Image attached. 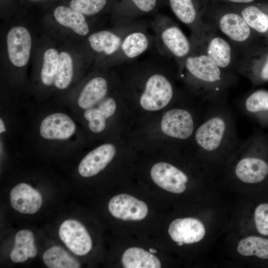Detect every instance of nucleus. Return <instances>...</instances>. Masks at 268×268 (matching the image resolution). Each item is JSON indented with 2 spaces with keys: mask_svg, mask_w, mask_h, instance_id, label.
<instances>
[{
  "mask_svg": "<svg viewBox=\"0 0 268 268\" xmlns=\"http://www.w3.org/2000/svg\"><path fill=\"white\" fill-rule=\"evenodd\" d=\"M76 132L77 126L73 119L66 113L58 111L45 116L38 128L41 138L49 142L69 141Z\"/></svg>",
  "mask_w": 268,
  "mask_h": 268,
  "instance_id": "obj_9",
  "label": "nucleus"
},
{
  "mask_svg": "<svg viewBox=\"0 0 268 268\" xmlns=\"http://www.w3.org/2000/svg\"><path fill=\"white\" fill-rule=\"evenodd\" d=\"M6 131V128L5 122L3 119L0 118V134H2L5 133Z\"/></svg>",
  "mask_w": 268,
  "mask_h": 268,
  "instance_id": "obj_35",
  "label": "nucleus"
},
{
  "mask_svg": "<svg viewBox=\"0 0 268 268\" xmlns=\"http://www.w3.org/2000/svg\"><path fill=\"white\" fill-rule=\"evenodd\" d=\"M183 244H184V243H182V242H178V243H177V245H178V246H182V245H183Z\"/></svg>",
  "mask_w": 268,
  "mask_h": 268,
  "instance_id": "obj_38",
  "label": "nucleus"
},
{
  "mask_svg": "<svg viewBox=\"0 0 268 268\" xmlns=\"http://www.w3.org/2000/svg\"><path fill=\"white\" fill-rule=\"evenodd\" d=\"M222 102L211 104L194 134L197 147L206 153L236 150L242 142L233 117Z\"/></svg>",
  "mask_w": 268,
  "mask_h": 268,
  "instance_id": "obj_2",
  "label": "nucleus"
},
{
  "mask_svg": "<svg viewBox=\"0 0 268 268\" xmlns=\"http://www.w3.org/2000/svg\"><path fill=\"white\" fill-rule=\"evenodd\" d=\"M73 75V61L70 55L63 51L59 54V63L54 86L64 90L70 84Z\"/></svg>",
  "mask_w": 268,
  "mask_h": 268,
  "instance_id": "obj_27",
  "label": "nucleus"
},
{
  "mask_svg": "<svg viewBox=\"0 0 268 268\" xmlns=\"http://www.w3.org/2000/svg\"><path fill=\"white\" fill-rule=\"evenodd\" d=\"M8 58L13 65L20 67L25 66L30 58L32 41L29 31L24 27L11 28L6 36Z\"/></svg>",
  "mask_w": 268,
  "mask_h": 268,
  "instance_id": "obj_13",
  "label": "nucleus"
},
{
  "mask_svg": "<svg viewBox=\"0 0 268 268\" xmlns=\"http://www.w3.org/2000/svg\"><path fill=\"white\" fill-rule=\"evenodd\" d=\"M169 2L176 17L190 30L193 49L200 47L206 30L203 15L208 0H169Z\"/></svg>",
  "mask_w": 268,
  "mask_h": 268,
  "instance_id": "obj_6",
  "label": "nucleus"
},
{
  "mask_svg": "<svg viewBox=\"0 0 268 268\" xmlns=\"http://www.w3.org/2000/svg\"><path fill=\"white\" fill-rule=\"evenodd\" d=\"M37 253L33 233L27 229L19 231L15 235L14 248L10 254L12 261L24 262L28 258L34 257Z\"/></svg>",
  "mask_w": 268,
  "mask_h": 268,
  "instance_id": "obj_22",
  "label": "nucleus"
},
{
  "mask_svg": "<svg viewBox=\"0 0 268 268\" xmlns=\"http://www.w3.org/2000/svg\"><path fill=\"white\" fill-rule=\"evenodd\" d=\"M59 54L54 48L46 50L43 55V62L40 73L42 83L48 87L54 85L57 74Z\"/></svg>",
  "mask_w": 268,
  "mask_h": 268,
  "instance_id": "obj_29",
  "label": "nucleus"
},
{
  "mask_svg": "<svg viewBox=\"0 0 268 268\" xmlns=\"http://www.w3.org/2000/svg\"><path fill=\"white\" fill-rule=\"evenodd\" d=\"M10 203L16 210L24 214H33L40 208L42 197L29 185L21 183L14 186L10 193Z\"/></svg>",
  "mask_w": 268,
  "mask_h": 268,
  "instance_id": "obj_18",
  "label": "nucleus"
},
{
  "mask_svg": "<svg viewBox=\"0 0 268 268\" xmlns=\"http://www.w3.org/2000/svg\"><path fill=\"white\" fill-rule=\"evenodd\" d=\"M234 172L241 181L255 184L263 181L268 175V164L263 158L246 154L237 163Z\"/></svg>",
  "mask_w": 268,
  "mask_h": 268,
  "instance_id": "obj_19",
  "label": "nucleus"
},
{
  "mask_svg": "<svg viewBox=\"0 0 268 268\" xmlns=\"http://www.w3.org/2000/svg\"><path fill=\"white\" fill-rule=\"evenodd\" d=\"M116 148L112 143L99 145L87 153L81 160L78 167L79 174L83 177H90L103 170L113 160Z\"/></svg>",
  "mask_w": 268,
  "mask_h": 268,
  "instance_id": "obj_16",
  "label": "nucleus"
},
{
  "mask_svg": "<svg viewBox=\"0 0 268 268\" xmlns=\"http://www.w3.org/2000/svg\"><path fill=\"white\" fill-rule=\"evenodd\" d=\"M203 21L206 27L222 35L232 43L242 57L250 52L249 44L253 30L230 5L209 2Z\"/></svg>",
  "mask_w": 268,
  "mask_h": 268,
  "instance_id": "obj_3",
  "label": "nucleus"
},
{
  "mask_svg": "<svg viewBox=\"0 0 268 268\" xmlns=\"http://www.w3.org/2000/svg\"><path fill=\"white\" fill-rule=\"evenodd\" d=\"M55 20L61 25L71 29L76 34L85 36L89 32V26L85 16L62 3L56 6L53 11Z\"/></svg>",
  "mask_w": 268,
  "mask_h": 268,
  "instance_id": "obj_21",
  "label": "nucleus"
},
{
  "mask_svg": "<svg viewBox=\"0 0 268 268\" xmlns=\"http://www.w3.org/2000/svg\"><path fill=\"white\" fill-rule=\"evenodd\" d=\"M26 0L28 2H31V3H41V2H45L49 1L51 0Z\"/></svg>",
  "mask_w": 268,
  "mask_h": 268,
  "instance_id": "obj_36",
  "label": "nucleus"
},
{
  "mask_svg": "<svg viewBox=\"0 0 268 268\" xmlns=\"http://www.w3.org/2000/svg\"><path fill=\"white\" fill-rule=\"evenodd\" d=\"M158 0H129L134 8V18L138 14H147L153 11Z\"/></svg>",
  "mask_w": 268,
  "mask_h": 268,
  "instance_id": "obj_34",
  "label": "nucleus"
},
{
  "mask_svg": "<svg viewBox=\"0 0 268 268\" xmlns=\"http://www.w3.org/2000/svg\"><path fill=\"white\" fill-rule=\"evenodd\" d=\"M109 85L106 79L102 76L91 78L82 88L78 96L75 110L82 112L92 108L105 98L107 94Z\"/></svg>",
  "mask_w": 268,
  "mask_h": 268,
  "instance_id": "obj_20",
  "label": "nucleus"
},
{
  "mask_svg": "<svg viewBox=\"0 0 268 268\" xmlns=\"http://www.w3.org/2000/svg\"><path fill=\"white\" fill-rule=\"evenodd\" d=\"M155 44L165 55L174 58L179 64L193 50L189 39L180 28L166 17H157L151 22Z\"/></svg>",
  "mask_w": 268,
  "mask_h": 268,
  "instance_id": "obj_4",
  "label": "nucleus"
},
{
  "mask_svg": "<svg viewBox=\"0 0 268 268\" xmlns=\"http://www.w3.org/2000/svg\"><path fill=\"white\" fill-rule=\"evenodd\" d=\"M137 22L117 23L114 30H103L92 33L88 38L90 47L95 52L111 58L118 52L124 37Z\"/></svg>",
  "mask_w": 268,
  "mask_h": 268,
  "instance_id": "obj_10",
  "label": "nucleus"
},
{
  "mask_svg": "<svg viewBox=\"0 0 268 268\" xmlns=\"http://www.w3.org/2000/svg\"><path fill=\"white\" fill-rule=\"evenodd\" d=\"M161 129L162 132L169 137L179 140L187 139L196 131L194 118L186 109H172L163 116Z\"/></svg>",
  "mask_w": 268,
  "mask_h": 268,
  "instance_id": "obj_11",
  "label": "nucleus"
},
{
  "mask_svg": "<svg viewBox=\"0 0 268 268\" xmlns=\"http://www.w3.org/2000/svg\"><path fill=\"white\" fill-rule=\"evenodd\" d=\"M168 232L175 242L192 244L202 239L205 229L199 220L194 218H184L173 220L169 225Z\"/></svg>",
  "mask_w": 268,
  "mask_h": 268,
  "instance_id": "obj_17",
  "label": "nucleus"
},
{
  "mask_svg": "<svg viewBox=\"0 0 268 268\" xmlns=\"http://www.w3.org/2000/svg\"><path fill=\"white\" fill-rule=\"evenodd\" d=\"M150 176L157 186L175 194L184 192L188 181V176L181 170L163 162L157 163L152 167Z\"/></svg>",
  "mask_w": 268,
  "mask_h": 268,
  "instance_id": "obj_14",
  "label": "nucleus"
},
{
  "mask_svg": "<svg viewBox=\"0 0 268 268\" xmlns=\"http://www.w3.org/2000/svg\"><path fill=\"white\" fill-rule=\"evenodd\" d=\"M108 2V0H67L66 4L85 16H89L101 12L106 8Z\"/></svg>",
  "mask_w": 268,
  "mask_h": 268,
  "instance_id": "obj_31",
  "label": "nucleus"
},
{
  "mask_svg": "<svg viewBox=\"0 0 268 268\" xmlns=\"http://www.w3.org/2000/svg\"><path fill=\"white\" fill-rule=\"evenodd\" d=\"M116 109L117 103L115 99L111 97L106 96L95 106L85 110H92L97 112L107 120L114 115Z\"/></svg>",
  "mask_w": 268,
  "mask_h": 268,
  "instance_id": "obj_33",
  "label": "nucleus"
},
{
  "mask_svg": "<svg viewBox=\"0 0 268 268\" xmlns=\"http://www.w3.org/2000/svg\"><path fill=\"white\" fill-rule=\"evenodd\" d=\"M43 260L50 268H79V263L59 246H53L43 254Z\"/></svg>",
  "mask_w": 268,
  "mask_h": 268,
  "instance_id": "obj_26",
  "label": "nucleus"
},
{
  "mask_svg": "<svg viewBox=\"0 0 268 268\" xmlns=\"http://www.w3.org/2000/svg\"><path fill=\"white\" fill-rule=\"evenodd\" d=\"M174 95V88L169 79L159 73L151 74L146 80L139 103L144 110L154 111L165 107Z\"/></svg>",
  "mask_w": 268,
  "mask_h": 268,
  "instance_id": "obj_7",
  "label": "nucleus"
},
{
  "mask_svg": "<svg viewBox=\"0 0 268 268\" xmlns=\"http://www.w3.org/2000/svg\"><path fill=\"white\" fill-rule=\"evenodd\" d=\"M155 44L154 36L145 26L137 22L124 37L118 52L111 57V62L125 63L141 55Z\"/></svg>",
  "mask_w": 268,
  "mask_h": 268,
  "instance_id": "obj_8",
  "label": "nucleus"
},
{
  "mask_svg": "<svg viewBox=\"0 0 268 268\" xmlns=\"http://www.w3.org/2000/svg\"><path fill=\"white\" fill-rule=\"evenodd\" d=\"M149 250V252L152 254H154L157 252V251L156 250L153 249L152 248H150Z\"/></svg>",
  "mask_w": 268,
  "mask_h": 268,
  "instance_id": "obj_37",
  "label": "nucleus"
},
{
  "mask_svg": "<svg viewBox=\"0 0 268 268\" xmlns=\"http://www.w3.org/2000/svg\"><path fill=\"white\" fill-rule=\"evenodd\" d=\"M254 218L258 232L262 235L268 236V203H262L256 207Z\"/></svg>",
  "mask_w": 268,
  "mask_h": 268,
  "instance_id": "obj_32",
  "label": "nucleus"
},
{
  "mask_svg": "<svg viewBox=\"0 0 268 268\" xmlns=\"http://www.w3.org/2000/svg\"><path fill=\"white\" fill-rule=\"evenodd\" d=\"M242 74L251 80L266 81L268 80V53L262 63L244 60L241 65Z\"/></svg>",
  "mask_w": 268,
  "mask_h": 268,
  "instance_id": "obj_30",
  "label": "nucleus"
},
{
  "mask_svg": "<svg viewBox=\"0 0 268 268\" xmlns=\"http://www.w3.org/2000/svg\"><path fill=\"white\" fill-rule=\"evenodd\" d=\"M59 234L61 240L75 255H85L92 248V242L88 232L77 220L67 219L63 222Z\"/></svg>",
  "mask_w": 268,
  "mask_h": 268,
  "instance_id": "obj_12",
  "label": "nucleus"
},
{
  "mask_svg": "<svg viewBox=\"0 0 268 268\" xmlns=\"http://www.w3.org/2000/svg\"><path fill=\"white\" fill-rule=\"evenodd\" d=\"M122 263L125 268H160L158 259L150 252L141 248L132 247L123 253Z\"/></svg>",
  "mask_w": 268,
  "mask_h": 268,
  "instance_id": "obj_24",
  "label": "nucleus"
},
{
  "mask_svg": "<svg viewBox=\"0 0 268 268\" xmlns=\"http://www.w3.org/2000/svg\"><path fill=\"white\" fill-rule=\"evenodd\" d=\"M197 48L203 50L225 72L235 75L238 74L242 55L232 43L220 34L206 27L203 43Z\"/></svg>",
  "mask_w": 268,
  "mask_h": 268,
  "instance_id": "obj_5",
  "label": "nucleus"
},
{
  "mask_svg": "<svg viewBox=\"0 0 268 268\" xmlns=\"http://www.w3.org/2000/svg\"><path fill=\"white\" fill-rule=\"evenodd\" d=\"M108 209L115 218L124 220H140L148 212L146 204L128 194H119L109 201Z\"/></svg>",
  "mask_w": 268,
  "mask_h": 268,
  "instance_id": "obj_15",
  "label": "nucleus"
},
{
  "mask_svg": "<svg viewBox=\"0 0 268 268\" xmlns=\"http://www.w3.org/2000/svg\"><path fill=\"white\" fill-rule=\"evenodd\" d=\"M178 65L194 81L200 96L209 103L223 102L226 90L237 78L221 69L200 48L194 49Z\"/></svg>",
  "mask_w": 268,
  "mask_h": 268,
  "instance_id": "obj_1",
  "label": "nucleus"
},
{
  "mask_svg": "<svg viewBox=\"0 0 268 268\" xmlns=\"http://www.w3.org/2000/svg\"><path fill=\"white\" fill-rule=\"evenodd\" d=\"M227 4L241 15L253 30L260 33H264L268 31V14L257 5L252 3L246 4Z\"/></svg>",
  "mask_w": 268,
  "mask_h": 268,
  "instance_id": "obj_23",
  "label": "nucleus"
},
{
  "mask_svg": "<svg viewBox=\"0 0 268 268\" xmlns=\"http://www.w3.org/2000/svg\"><path fill=\"white\" fill-rule=\"evenodd\" d=\"M238 253L245 256L255 255L268 259V239L257 236H249L241 240L237 246Z\"/></svg>",
  "mask_w": 268,
  "mask_h": 268,
  "instance_id": "obj_28",
  "label": "nucleus"
},
{
  "mask_svg": "<svg viewBox=\"0 0 268 268\" xmlns=\"http://www.w3.org/2000/svg\"><path fill=\"white\" fill-rule=\"evenodd\" d=\"M242 107L251 117L261 119L268 117V91L258 90L251 93L244 98Z\"/></svg>",
  "mask_w": 268,
  "mask_h": 268,
  "instance_id": "obj_25",
  "label": "nucleus"
}]
</instances>
